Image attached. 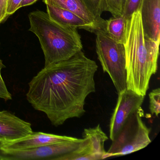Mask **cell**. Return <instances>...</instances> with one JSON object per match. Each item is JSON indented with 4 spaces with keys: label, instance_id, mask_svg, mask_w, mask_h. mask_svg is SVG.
<instances>
[{
    "label": "cell",
    "instance_id": "7402d4cb",
    "mask_svg": "<svg viewBox=\"0 0 160 160\" xmlns=\"http://www.w3.org/2000/svg\"><path fill=\"white\" fill-rule=\"evenodd\" d=\"M37 1V0H22L20 5H19V8L25 7V6L32 5V4H33V3H34Z\"/></svg>",
    "mask_w": 160,
    "mask_h": 160
},
{
    "label": "cell",
    "instance_id": "5b68a950",
    "mask_svg": "<svg viewBox=\"0 0 160 160\" xmlns=\"http://www.w3.org/2000/svg\"><path fill=\"white\" fill-rule=\"evenodd\" d=\"M141 108L132 113L126 120L106 152L104 159L126 155L146 148L151 142L150 129L143 122Z\"/></svg>",
    "mask_w": 160,
    "mask_h": 160
},
{
    "label": "cell",
    "instance_id": "44dd1931",
    "mask_svg": "<svg viewBox=\"0 0 160 160\" xmlns=\"http://www.w3.org/2000/svg\"><path fill=\"white\" fill-rule=\"evenodd\" d=\"M7 0H0V23L4 20L6 16Z\"/></svg>",
    "mask_w": 160,
    "mask_h": 160
},
{
    "label": "cell",
    "instance_id": "6da1fadb",
    "mask_svg": "<svg viewBox=\"0 0 160 160\" xmlns=\"http://www.w3.org/2000/svg\"><path fill=\"white\" fill-rule=\"evenodd\" d=\"M98 68L81 50L69 59L44 67L29 83L27 100L56 127L81 118L86 112V98L96 90Z\"/></svg>",
    "mask_w": 160,
    "mask_h": 160
},
{
    "label": "cell",
    "instance_id": "ffe728a7",
    "mask_svg": "<svg viewBox=\"0 0 160 160\" xmlns=\"http://www.w3.org/2000/svg\"><path fill=\"white\" fill-rule=\"evenodd\" d=\"M22 0H7L6 16H9L19 9Z\"/></svg>",
    "mask_w": 160,
    "mask_h": 160
},
{
    "label": "cell",
    "instance_id": "d6986e66",
    "mask_svg": "<svg viewBox=\"0 0 160 160\" xmlns=\"http://www.w3.org/2000/svg\"><path fill=\"white\" fill-rule=\"evenodd\" d=\"M4 68H5V66L3 64L2 61L0 59V98L7 101L12 100V95L8 91L5 82L2 76L1 70Z\"/></svg>",
    "mask_w": 160,
    "mask_h": 160
},
{
    "label": "cell",
    "instance_id": "5bb4252c",
    "mask_svg": "<svg viewBox=\"0 0 160 160\" xmlns=\"http://www.w3.org/2000/svg\"><path fill=\"white\" fill-rule=\"evenodd\" d=\"M128 20L123 16L112 17L106 20L105 32L115 42L124 44Z\"/></svg>",
    "mask_w": 160,
    "mask_h": 160
},
{
    "label": "cell",
    "instance_id": "8992f818",
    "mask_svg": "<svg viewBox=\"0 0 160 160\" xmlns=\"http://www.w3.org/2000/svg\"><path fill=\"white\" fill-rule=\"evenodd\" d=\"M83 138L64 141L29 149L13 150L0 148V160H60L79 148Z\"/></svg>",
    "mask_w": 160,
    "mask_h": 160
},
{
    "label": "cell",
    "instance_id": "603a6c76",
    "mask_svg": "<svg viewBox=\"0 0 160 160\" xmlns=\"http://www.w3.org/2000/svg\"><path fill=\"white\" fill-rule=\"evenodd\" d=\"M5 139L4 138H2L1 136H0V146H1L2 145V143L3 142H5Z\"/></svg>",
    "mask_w": 160,
    "mask_h": 160
},
{
    "label": "cell",
    "instance_id": "4fadbf2b",
    "mask_svg": "<svg viewBox=\"0 0 160 160\" xmlns=\"http://www.w3.org/2000/svg\"><path fill=\"white\" fill-rule=\"evenodd\" d=\"M50 4L73 13L98 29H104L105 24L99 23L89 10L85 0H43Z\"/></svg>",
    "mask_w": 160,
    "mask_h": 160
},
{
    "label": "cell",
    "instance_id": "2e32d148",
    "mask_svg": "<svg viewBox=\"0 0 160 160\" xmlns=\"http://www.w3.org/2000/svg\"><path fill=\"white\" fill-rule=\"evenodd\" d=\"M85 2L95 19L102 24H105L106 20L101 17L102 13V0H85Z\"/></svg>",
    "mask_w": 160,
    "mask_h": 160
},
{
    "label": "cell",
    "instance_id": "8fae6325",
    "mask_svg": "<svg viewBox=\"0 0 160 160\" xmlns=\"http://www.w3.org/2000/svg\"><path fill=\"white\" fill-rule=\"evenodd\" d=\"M31 124L9 111H0V136L6 141H13L32 132Z\"/></svg>",
    "mask_w": 160,
    "mask_h": 160
},
{
    "label": "cell",
    "instance_id": "52a82bcc",
    "mask_svg": "<svg viewBox=\"0 0 160 160\" xmlns=\"http://www.w3.org/2000/svg\"><path fill=\"white\" fill-rule=\"evenodd\" d=\"M118 95V102L109 124V138L112 141L128 117L141 108L145 97L129 89Z\"/></svg>",
    "mask_w": 160,
    "mask_h": 160
},
{
    "label": "cell",
    "instance_id": "7c38bea8",
    "mask_svg": "<svg viewBox=\"0 0 160 160\" xmlns=\"http://www.w3.org/2000/svg\"><path fill=\"white\" fill-rule=\"evenodd\" d=\"M47 13L56 23L63 27L84 29L94 33L98 28L73 13L50 4H46Z\"/></svg>",
    "mask_w": 160,
    "mask_h": 160
},
{
    "label": "cell",
    "instance_id": "9a60e30c",
    "mask_svg": "<svg viewBox=\"0 0 160 160\" xmlns=\"http://www.w3.org/2000/svg\"><path fill=\"white\" fill-rule=\"evenodd\" d=\"M125 0H102L103 12H110L113 17L121 16L123 14Z\"/></svg>",
    "mask_w": 160,
    "mask_h": 160
},
{
    "label": "cell",
    "instance_id": "ba28073f",
    "mask_svg": "<svg viewBox=\"0 0 160 160\" xmlns=\"http://www.w3.org/2000/svg\"><path fill=\"white\" fill-rule=\"evenodd\" d=\"M84 140L78 149V154L82 160H97L104 159L106 151L104 143L108 139L100 124L93 128H86L83 133Z\"/></svg>",
    "mask_w": 160,
    "mask_h": 160
},
{
    "label": "cell",
    "instance_id": "277c9868",
    "mask_svg": "<svg viewBox=\"0 0 160 160\" xmlns=\"http://www.w3.org/2000/svg\"><path fill=\"white\" fill-rule=\"evenodd\" d=\"M96 35V51L103 71L113 82L117 93L127 89L125 50L123 44L117 42L108 37L104 29H98Z\"/></svg>",
    "mask_w": 160,
    "mask_h": 160
},
{
    "label": "cell",
    "instance_id": "9c48e42d",
    "mask_svg": "<svg viewBox=\"0 0 160 160\" xmlns=\"http://www.w3.org/2000/svg\"><path fill=\"white\" fill-rule=\"evenodd\" d=\"M76 138L66 136L58 135L53 134L37 132L17 140L5 141L0 146L5 150H20L34 148L43 146L61 143L66 141L75 140Z\"/></svg>",
    "mask_w": 160,
    "mask_h": 160
},
{
    "label": "cell",
    "instance_id": "ac0fdd59",
    "mask_svg": "<svg viewBox=\"0 0 160 160\" xmlns=\"http://www.w3.org/2000/svg\"><path fill=\"white\" fill-rule=\"evenodd\" d=\"M142 0H125L123 16L127 20L131 19L132 15L139 10Z\"/></svg>",
    "mask_w": 160,
    "mask_h": 160
},
{
    "label": "cell",
    "instance_id": "3957f363",
    "mask_svg": "<svg viewBox=\"0 0 160 160\" xmlns=\"http://www.w3.org/2000/svg\"><path fill=\"white\" fill-rule=\"evenodd\" d=\"M28 17L29 30L37 36L43 51L44 67L69 59L82 50L77 29L61 26L41 11L30 13Z\"/></svg>",
    "mask_w": 160,
    "mask_h": 160
},
{
    "label": "cell",
    "instance_id": "7a4b0ae2",
    "mask_svg": "<svg viewBox=\"0 0 160 160\" xmlns=\"http://www.w3.org/2000/svg\"><path fill=\"white\" fill-rule=\"evenodd\" d=\"M124 45L127 89L146 96L151 78L157 72L160 44L145 35L138 11L128 20Z\"/></svg>",
    "mask_w": 160,
    "mask_h": 160
},
{
    "label": "cell",
    "instance_id": "e0dca14e",
    "mask_svg": "<svg viewBox=\"0 0 160 160\" xmlns=\"http://www.w3.org/2000/svg\"><path fill=\"white\" fill-rule=\"evenodd\" d=\"M149 109L152 115L158 117L160 112V89H155L149 94Z\"/></svg>",
    "mask_w": 160,
    "mask_h": 160
},
{
    "label": "cell",
    "instance_id": "30bf717a",
    "mask_svg": "<svg viewBox=\"0 0 160 160\" xmlns=\"http://www.w3.org/2000/svg\"><path fill=\"white\" fill-rule=\"evenodd\" d=\"M160 0H142L139 7L143 31L145 35L160 44Z\"/></svg>",
    "mask_w": 160,
    "mask_h": 160
}]
</instances>
